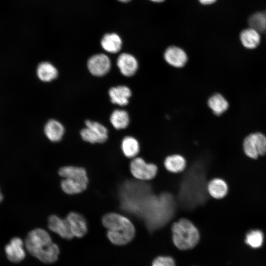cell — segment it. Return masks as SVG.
<instances>
[{
  "mask_svg": "<svg viewBox=\"0 0 266 266\" xmlns=\"http://www.w3.org/2000/svg\"><path fill=\"white\" fill-rule=\"evenodd\" d=\"M25 246L32 256L43 263H53L58 259L59 248L44 229L37 228L30 232L26 238Z\"/></svg>",
  "mask_w": 266,
  "mask_h": 266,
  "instance_id": "obj_1",
  "label": "cell"
},
{
  "mask_svg": "<svg viewBox=\"0 0 266 266\" xmlns=\"http://www.w3.org/2000/svg\"><path fill=\"white\" fill-rule=\"evenodd\" d=\"M102 224L107 229L109 240L116 245H124L132 240L135 228L127 217L116 213H108L102 218Z\"/></svg>",
  "mask_w": 266,
  "mask_h": 266,
  "instance_id": "obj_2",
  "label": "cell"
},
{
  "mask_svg": "<svg viewBox=\"0 0 266 266\" xmlns=\"http://www.w3.org/2000/svg\"><path fill=\"white\" fill-rule=\"evenodd\" d=\"M171 230L173 243L180 250L192 249L199 241L200 233L198 230L187 219H181L174 223Z\"/></svg>",
  "mask_w": 266,
  "mask_h": 266,
  "instance_id": "obj_3",
  "label": "cell"
},
{
  "mask_svg": "<svg viewBox=\"0 0 266 266\" xmlns=\"http://www.w3.org/2000/svg\"><path fill=\"white\" fill-rule=\"evenodd\" d=\"M88 178L86 171L80 168H73L66 173L61 181L63 191L69 195L80 193L87 187Z\"/></svg>",
  "mask_w": 266,
  "mask_h": 266,
  "instance_id": "obj_4",
  "label": "cell"
},
{
  "mask_svg": "<svg viewBox=\"0 0 266 266\" xmlns=\"http://www.w3.org/2000/svg\"><path fill=\"white\" fill-rule=\"evenodd\" d=\"M243 151L245 155L253 159L266 154V136L260 133L250 134L244 139Z\"/></svg>",
  "mask_w": 266,
  "mask_h": 266,
  "instance_id": "obj_5",
  "label": "cell"
},
{
  "mask_svg": "<svg viewBox=\"0 0 266 266\" xmlns=\"http://www.w3.org/2000/svg\"><path fill=\"white\" fill-rule=\"evenodd\" d=\"M85 128L81 130L80 135L85 141L91 143H103L108 138L107 128L99 122L86 120Z\"/></svg>",
  "mask_w": 266,
  "mask_h": 266,
  "instance_id": "obj_6",
  "label": "cell"
},
{
  "mask_svg": "<svg viewBox=\"0 0 266 266\" xmlns=\"http://www.w3.org/2000/svg\"><path fill=\"white\" fill-rule=\"evenodd\" d=\"M130 170L135 178L146 181L153 179L156 176L158 168L155 165L147 163L143 159L138 157L132 161Z\"/></svg>",
  "mask_w": 266,
  "mask_h": 266,
  "instance_id": "obj_7",
  "label": "cell"
},
{
  "mask_svg": "<svg viewBox=\"0 0 266 266\" xmlns=\"http://www.w3.org/2000/svg\"><path fill=\"white\" fill-rule=\"evenodd\" d=\"M87 67L92 75L102 76L109 72L111 67V62L106 55L96 54L89 58L87 62Z\"/></svg>",
  "mask_w": 266,
  "mask_h": 266,
  "instance_id": "obj_8",
  "label": "cell"
},
{
  "mask_svg": "<svg viewBox=\"0 0 266 266\" xmlns=\"http://www.w3.org/2000/svg\"><path fill=\"white\" fill-rule=\"evenodd\" d=\"M66 219L73 237L81 238L86 234L87 224L82 215L77 212H71L68 213Z\"/></svg>",
  "mask_w": 266,
  "mask_h": 266,
  "instance_id": "obj_9",
  "label": "cell"
},
{
  "mask_svg": "<svg viewBox=\"0 0 266 266\" xmlns=\"http://www.w3.org/2000/svg\"><path fill=\"white\" fill-rule=\"evenodd\" d=\"M164 57L167 64L175 67H183L187 62L188 56L181 48L172 46L165 51Z\"/></svg>",
  "mask_w": 266,
  "mask_h": 266,
  "instance_id": "obj_10",
  "label": "cell"
},
{
  "mask_svg": "<svg viewBox=\"0 0 266 266\" xmlns=\"http://www.w3.org/2000/svg\"><path fill=\"white\" fill-rule=\"evenodd\" d=\"M117 66L124 76L130 77L136 72L138 64L136 58L127 53L121 54L117 60Z\"/></svg>",
  "mask_w": 266,
  "mask_h": 266,
  "instance_id": "obj_11",
  "label": "cell"
},
{
  "mask_svg": "<svg viewBox=\"0 0 266 266\" xmlns=\"http://www.w3.org/2000/svg\"><path fill=\"white\" fill-rule=\"evenodd\" d=\"M23 240L17 237L11 239L10 242L5 247V251L8 259L14 263L22 261L26 256Z\"/></svg>",
  "mask_w": 266,
  "mask_h": 266,
  "instance_id": "obj_12",
  "label": "cell"
},
{
  "mask_svg": "<svg viewBox=\"0 0 266 266\" xmlns=\"http://www.w3.org/2000/svg\"><path fill=\"white\" fill-rule=\"evenodd\" d=\"M48 227L51 231L63 238L70 239L74 237L66 219L55 215H51L48 220Z\"/></svg>",
  "mask_w": 266,
  "mask_h": 266,
  "instance_id": "obj_13",
  "label": "cell"
},
{
  "mask_svg": "<svg viewBox=\"0 0 266 266\" xmlns=\"http://www.w3.org/2000/svg\"><path fill=\"white\" fill-rule=\"evenodd\" d=\"M108 94L112 103L125 106L129 103L132 92L128 87L120 85L111 87L108 91Z\"/></svg>",
  "mask_w": 266,
  "mask_h": 266,
  "instance_id": "obj_14",
  "label": "cell"
},
{
  "mask_svg": "<svg viewBox=\"0 0 266 266\" xmlns=\"http://www.w3.org/2000/svg\"><path fill=\"white\" fill-rule=\"evenodd\" d=\"M44 131L46 136L50 141L58 142L62 139L65 128L59 121L51 119L45 124Z\"/></svg>",
  "mask_w": 266,
  "mask_h": 266,
  "instance_id": "obj_15",
  "label": "cell"
},
{
  "mask_svg": "<svg viewBox=\"0 0 266 266\" xmlns=\"http://www.w3.org/2000/svg\"><path fill=\"white\" fill-rule=\"evenodd\" d=\"M240 39L242 45L250 49L256 48L261 40L259 32L251 27L241 32Z\"/></svg>",
  "mask_w": 266,
  "mask_h": 266,
  "instance_id": "obj_16",
  "label": "cell"
},
{
  "mask_svg": "<svg viewBox=\"0 0 266 266\" xmlns=\"http://www.w3.org/2000/svg\"><path fill=\"white\" fill-rule=\"evenodd\" d=\"M36 73L37 77L41 81L50 82L57 77L58 71L52 64L44 62L38 65Z\"/></svg>",
  "mask_w": 266,
  "mask_h": 266,
  "instance_id": "obj_17",
  "label": "cell"
},
{
  "mask_svg": "<svg viewBox=\"0 0 266 266\" xmlns=\"http://www.w3.org/2000/svg\"><path fill=\"white\" fill-rule=\"evenodd\" d=\"M207 190L212 197L220 199L226 196L228 193V188L224 180L220 178H215L209 182Z\"/></svg>",
  "mask_w": 266,
  "mask_h": 266,
  "instance_id": "obj_18",
  "label": "cell"
},
{
  "mask_svg": "<svg viewBox=\"0 0 266 266\" xmlns=\"http://www.w3.org/2000/svg\"><path fill=\"white\" fill-rule=\"evenodd\" d=\"M102 48L110 53L118 52L121 49L122 41L120 37L114 33L104 35L101 41Z\"/></svg>",
  "mask_w": 266,
  "mask_h": 266,
  "instance_id": "obj_19",
  "label": "cell"
},
{
  "mask_svg": "<svg viewBox=\"0 0 266 266\" xmlns=\"http://www.w3.org/2000/svg\"><path fill=\"white\" fill-rule=\"evenodd\" d=\"M208 105L216 115H220L229 107V104L225 98L220 94L212 95L208 100Z\"/></svg>",
  "mask_w": 266,
  "mask_h": 266,
  "instance_id": "obj_20",
  "label": "cell"
},
{
  "mask_svg": "<svg viewBox=\"0 0 266 266\" xmlns=\"http://www.w3.org/2000/svg\"><path fill=\"white\" fill-rule=\"evenodd\" d=\"M166 169L173 173H178L183 171L186 167L185 159L179 155H173L166 158L164 162Z\"/></svg>",
  "mask_w": 266,
  "mask_h": 266,
  "instance_id": "obj_21",
  "label": "cell"
},
{
  "mask_svg": "<svg viewBox=\"0 0 266 266\" xmlns=\"http://www.w3.org/2000/svg\"><path fill=\"white\" fill-rule=\"evenodd\" d=\"M110 121L115 129H124L129 125L130 118L128 113L125 110L116 109L112 113Z\"/></svg>",
  "mask_w": 266,
  "mask_h": 266,
  "instance_id": "obj_22",
  "label": "cell"
},
{
  "mask_svg": "<svg viewBox=\"0 0 266 266\" xmlns=\"http://www.w3.org/2000/svg\"><path fill=\"white\" fill-rule=\"evenodd\" d=\"M121 148L124 154L128 158L135 157L139 151L138 141L130 136L125 137L122 141Z\"/></svg>",
  "mask_w": 266,
  "mask_h": 266,
  "instance_id": "obj_23",
  "label": "cell"
},
{
  "mask_svg": "<svg viewBox=\"0 0 266 266\" xmlns=\"http://www.w3.org/2000/svg\"><path fill=\"white\" fill-rule=\"evenodd\" d=\"M248 23L251 27L259 32H263L266 30V13L257 12L251 15Z\"/></svg>",
  "mask_w": 266,
  "mask_h": 266,
  "instance_id": "obj_24",
  "label": "cell"
},
{
  "mask_svg": "<svg viewBox=\"0 0 266 266\" xmlns=\"http://www.w3.org/2000/svg\"><path fill=\"white\" fill-rule=\"evenodd\" d=\"M264 235L259 230H252L248 232L246 235L245 243L253 248L260 247L263 243Z\"/></svg>",
  "mask_w": 266,
  "mask_h": 266,
  "instance_id": "obj_25",
  "label": "cell"
},
{
  "mask_svg": "<svg viewBox=\"0 0 266 266\" xmlns=\"http://www.w3.org/2000/svg\"><path fill=\"white\" fill-rule=\"evenodd\" d=\"M152 266H176L174 260L168 256H159L154 259Z\"/></svg>",
  "mask_w": 266,
  "mask_h": 266,
  "instance_id": "obj_26",
  "label": "cell"
},
{
  "mask_svg": "<svg viewBox=\"0 0 266 266\" xmlns=\"http://www.w3.org/2000/svg\"><path fill=\"white\" fill-rule=\"evenodd\" d=\"M216 0H199V1L202 4L208 5L216 1Z\"/></svg>",
  "mask_w": 266,
  "mask_h": 266,
  "instance_id": "obj_27",
  "label": "cell"
},
{
  "mask_svg": "<svg viewBox=\"0 0 266 266\" xmlns=\"http://www.w3.org/2000/svg\"><path fill=\"white\" fill-rule=\"evenodd\" d=\"M153 2H163L165 0H150Z\"/></svg>",
  "mask_w": 266,
  "mask_h": 266,
  "instance_id": "obj_28",
  "label": "cell"
},
{
  "mask_svg": "<svg viewBox=\"0 0 266 266\" xmlns=\"http://www.w3.org/2000/svg\"><path fill=\"white\" fill-rule=\"evenodd\" d=\"M3 199V196L0 191V203L1 202Z\"/></svg>",
  "mask_w": 266,
  "mask_h": 266,
  "instance_id": "obj_29",
  "label": "cell"
},
{
  "mask_svg": "<svg viewBox=\"0 0 266 266\" xmlns=\"http://www.w3.org/2000/svg\"><path fill=\"white\" fill-rule=\"evenodd\" d=\"M120 1H122V2H128L131 0H118Z\"/></svg>",
  "mask_w": 266,
  "mask_h": 266,
  "instance_id": "obj_30",
  "label": "cell"
}]
</instances>
